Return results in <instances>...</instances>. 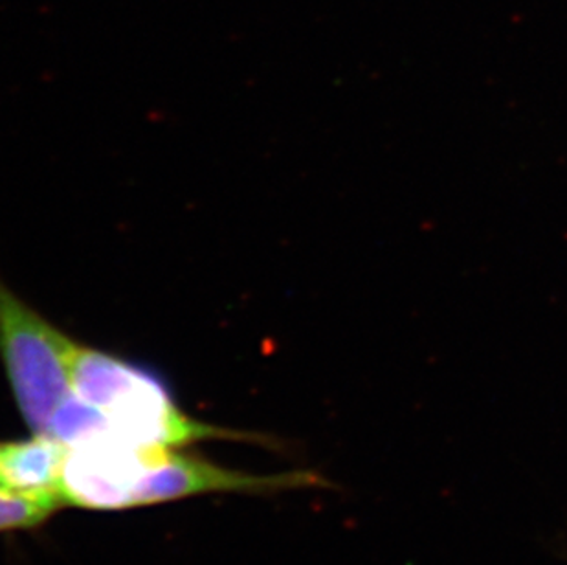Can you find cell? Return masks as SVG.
<instances>
[{
    "label": "cell",
    "instance_id": "cell-3",
    "mask_svg": "<svg viewBox=\"0 0 567 565\" xmlns=\"http://www.w3.org/2000/svg\"><path fill=\"white\" fill-rule=\"evenodd\" d=\"M312 472L254 475L223 469L203 459L183 455L173 449L147 446L138 480L131 494V508L155 503L178 502L200 494H276L320 486Z\"/></svg>",
    "mask_w": 567,
    "mask_h": 565
},
{
    "label": "cell",
    "instance_id": "cell-5",
    "mask_svg": "<svg viewBox=\"0 0 567 565\" xmlns=\"http://www.w3.org/2000/svg\"><path fill=\"white\" fill-rule=\"evenodd\" d=\"M64 503L52 494H22L0 489V533L35 528Z\"/></svg>",
    "mask_w": 567,
    "mask_h": 565
},
{
    "label": "cell",
    "instance_id": "cell-4",
    "mask_svg": "<svg viewBox=\"0 0 567 565\" xmlns=\"http://www.w3.org/2000/svg\"><path fill=\"white\" fill-rule=\"evenodd\" d=\"M66 455L69 446L47 433L27 441L0 443V489L61 497Z\"/></svg>",
    "mask_w": 567,
    "mask_h": 565
},
{
    "label": "cell",
    "instance_id": "cell-2",
    "mask_svg": "<svg viewBox=\"0 0 567 565\" xmlns=\"http://www.w3.org/2000/svg\"><path fill=\"white\" fill-rule=\"evenodd\" d=\"M80 343L22 299L0 276V362L22 421L41 435L74 393Z\"/></svg>",
    "mask_w": 567,
    "mask_h": 565
},
{
    "label": "cell",
    "instance_id": "cell-1",
    "mask_svg": "<svg viewBox=\"0 0 567 565\" xmlns=\"http://www.w3.org/2000/svg\"><path fill=\"white\" fill-rule=\"evenodd\" d=\"M72 388L75 396L103 411L114 438L138 446L175 449L204 439H247L245 433L193 419L153 369L96 347H78Z\"/></svg>",
    "mask_w": 567,
    "mask_h": 565
}]
</instances>
